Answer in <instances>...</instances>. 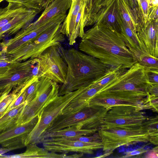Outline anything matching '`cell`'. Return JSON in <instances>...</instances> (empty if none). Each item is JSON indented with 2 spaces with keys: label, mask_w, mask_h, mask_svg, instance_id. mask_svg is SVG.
<instances>
[{
  "label": "cell",
  "mask_w": 158,
  "mask_h": 158,
  "mask_svg": "<svg viewBox=\"0 0 158 158\" xmlns=\"http://www.w3.org/2000/svg\"><path fill=\"white\" fill-rule=\"evenodd\" d=\"M119 14L123 20L135 33L140 25L135 10L132 9L125 0H117Z\"/></svg>",
  "instance_id": "cell-22"
},
{
  "label": "cell",
  "mask_w": 158,
  "mask_h": 158,
  "mask_svg": "<svg viewBox=\"0 0 158 158\" xmlns=\"http://www.w3.org/2000/svg\"><path fill=\"white\" fill-rule=\"evenodd\" d=\"M83 88L58 96L46 106L39 116L36 125L27 137L25 146L38 143L39 139L52 121L59 115L70 102L81 92Z\"/></svg>",
  "instance_id": "cell-6"
},
{
  "label": "cell",
  "mask_w": 158,
  "mask_h": 158,
  "mask_svg": "<svg viewBox=\"0 0 158 158\" xmlns=\"http://www.w3.org/2000/svg\"><path fill=\"white\" fill-rule=\"evenodd\" d=\"M158 6L150 7L148 21L152 20H158Z\"/></svg>",
  "instance_id": "cell-36"
},
{
  "label": "cell",
  "mask_w": 158,
  "mask_h": 158,
  "mask_svg": "<svg viewBox=\"0 0 158 158\" xmlns=\"http://www.w3.org/2000/svg\"><path fill=\"white\" fill-rule=\"evenodd\" d=\"M40 12L38 11L28 9L17 15L0 29V43L3 38L15 34L22 28L31 23Z\"/></svg>",
  "instance_id": "cell-17"
},
{
  "label": "cell",
  "mask_w": 158,
  "mask_h": 158,
  "mask_svg": "<svg viewBox=\"0 0 158 158\" xmlns=\"http://www.w3.org/2000/svg\"><path fill=\"white\" fill-rule=\"evenodd\" d=\"M118 6L117 0L98 23L108 26L120 34V27L118 21Z\"/></svg>",
  "instance_id": "cell-27"
},
{
  "label": "cell",
  "mask_w": 158,
  "mask_h": 158,
  "mask_svg": "<svg viewBox=\"0 0 158 158\" xmlns=\"http://www.w3.org/2000/svg\"><path fill=\"white\" fill-rule=\"evenodd\" d=\"M72 0H53L43 10L39 17L33 23L38 24L59 14H66Z\"/></svg>",
  "instance_id": "cell-21"
},
{
  "label": "cell",
  "mask_w": 158,
  "mask_h": 158,
  "mask_svg": "<svg viewBox=\"0 0 158 158\" xmlns=\"http://www.w3.org/2000/svg\"><path fill=\"white\" fill-rule=\"evenodd\" d=\"M28 9L21 4L9 2L6 7L0 8V29L17 15Z\"/></svg>",
  "instance_id": "cell-24"
},
{
  "label": "cell",
  "mask_w": 158,
  "mask_h": 158,
  "mask_svg": "<svg viewBox=\"0 0 158 158\" xmlns=\"http://www.w3.org/2000/svg\"><path fill=\"white\" fill-rule=\"evenodd\" d=\"M99 1V0H83L82 21L84 28L96 23Z\"/></svg>",
  "instance_id": "cell-25"
},
{
  "label": "cell",
  "mask_w": 158,
  "mask_h": 158,
  "mask_svg": "<svg viewBox=\"0 0 158 158\" xmlns=\"http://www.w3.org/2000/svg\"><path fill=\"white\" fill-rule=\"evenodd\" d=\"M118 21L120 27V34L126 46L137 59L142 52L137 33H135L123 20L119 14L118 10Z\"/></svg>",
  "instance_id": "cell-19"
},
{
  "label": "cell",
  "mask_w": 158,
  "mask_h": 158,
  "mask_svg": "<svg viewBox=\"0 0 158 158\" xmlns=\"http://www.w3.org/2000/svg\"><path fill=\"white\" fill-rule=\"evenodd\" d=\"M109 109L99 105H88L75 112L61 113L43 134L71 126H76L78 129L98 130Z\"/></svg>",
  "instance_id": "cell-3"
},
{
  "label": "cell",
  "mask_w": 158,
  "mask_h": 158,
  "mask_svg": "<svg viewBox=\"0 0 158 158\" xmlns=\"http://www.w3.org/2000/svg\"><path fill=\"white\" fill-rule=\"evenodd\" d=\"M5 0H5H0V3H1L3 1Z\"/></svg>",
  "instance_id": "cell-43"
},
{
  "label": "cell",
  "mask_w": 158,
  "mask_h": 158,
  "mask_svg": "<svg viewBox=\"0 0 158 158\" xmlns=\"http://www.w3.org/2000/svg\"><path fill=\"white\" fill-rule=\"evenodd\" d=\"M137 62L147 70H158V58L146 53H142L137 58Z\"/></svg>",
  "instance_id": "cell-31"
},
{
  "label": "cell",
  "mask_w": 158,
  "mask_h": 158,
  "mask_svg": "<svg viewBox=\"0 0 158 158\" xmlns=\"http://www.w3.org/2000/svg\"><path fill=\"white\" fill-rule=\"evenodd\" d=\"M53 0H50V3H51L52 1Z\"/></svg>",
  "instance_id": "cell-44"
},
{
  "label": "cell",
  "mask_w": 158,
  "mask_h": 158,
  "mask_svg": "<svg viewBox=\"0 0 158 158\" xmlns=\"http://www.w3.org/2000/svg\"><path fill=\"white\" fill-rule=\"evenodd\" d=\"M83 0H72L69 13L61 24L60 32L68 38L70 45H73L78 37L82 38L85 32L82 18Z\"/></svg>",
  "instance_id": "cell-13"
},
{
  "label": "cell",
  "mask_w": 158,
  "mask_h": 158,
  "mask_svg": "<svg viewBox=\"0 0 158 158\" xmlns=\"http://www.w3.org/2000/svg\"><path fill=\"white\" fill-rule=\"evenodd\" d=\"M15 62L9 60L3 50L0 51V67L10 66Z\"/></svg>",
  "instance_id": "cell-35"
},
{
  "label": "cell",
  "mask_w": 158,
  "mask_h": 158,
  "mask_svg": "<svg viewBox=\"0 0 158 158\" xmlns=\"http://www.w3.org/2000/svg\"><path fill=\"white\" fill-rule=\"evenodd\" d=\"M135 106L122 105L109 108L100 128L135 130L149 128L151 118Z\"/></svg>",
  "instance_id": "cell-4"
},
{
  "label": "cell",
  "mask_w": 158,
  "mask_h": 158,
  "mask_svg": "<svg viewBox=\"0 0 158 158\" xmlns=\"http://www.w3.org/2000/svg\"><path fill=\"white\" fill-rule=\"evenodd\" d=\"M40 60L38 58H30L20 62L16 71L5 79H0V92L13 89L28 81L34 77L39 78L43 76Z\"/></svg>",
  "instance_id": "cell-12"
},
{
  "label": "cell",
  "mask_w": 158,
  "mask_h": 158,
  "mask_svg": "<svg viewBox=\"0 0 158 158\" xmlns=\"http://www.w3.org/2000/svg\"><path fill=\"white\" fill-rule=\"evenodd\" d=\"M42 143L45 149L55 152L66 153L70 152L83 154H92L94 151L102 149L103 144L100 143H89L79 141L56 140L51 138L42 140Z\"/></svg>",
  "instance_id": "cell-15"
},
{
  "label": "cell",
  "mask_w": 158,
  "mask_h": 158,
  "mask_svg": "<svg viewBox=\"0 0 158 158\" xmlns=\"http://www.w3.org/2000/svg\"><path fill=\"white\" fill-rule=\"evenodd\" d=\"M138 6V16L141 25L148 21L150 9V0H137Z\"/></svg>",
  "instance_id": "cell-33"
},
{
  "label": "cell",
  "mask_w": 158,
  "mask_h": 158,
  "mask_svg": "<svg viewBox=\"0 0 158 158\" xmlns=\"http://www.w3.org/2000/svg\"><path fill=\"white\" fill-rule=\"evenodd\" d=\"M26 147V149L23 153L11 155H2L1 158H69V155L66 153L58 154L50 152L44 148L38 147L36 143L29 144Z\"/></svg>",
  "instance_id": "cell-20"
},
{
  "label": "cell",
  "mask_w": 158,
  "mask_h": 158,
  "mask_svg": "<svg viewBox=\"0 0 158 158\" xmlns=\"http://www.w3.org/2000/svg\"><path fill=\"white\" fill-rule=\"evenodd\" d=\"M57 47L68 66L67 77L59 88V96L88 86L116 69L74 48L65 50L61 44Z\"/></svg>",
  "instance_id": "cell-2"
},
{
  "label": "cell",
  "mask_w": 158,
  "mask_h": 158,
  "mask_svg": "<svg viewBox=\"0 0 158 158\" xmlns=\"http://www.w3.org/2000/svg\"><path fill=\"white\" fill-rule=\"evenodd\" d=\"M57 46L48 48L37 58L40 60L43 77L63 84L67 77L68 66Z\"/></svg>",
  "instance_id": "cell-11"
},
{
  "label": "cell",
  "mask_w": 158,
  "mask_h": 158,
  "mask_svg": "<svg viewBox=\"0 0 158 158\" xmlns=\"http://www.w3.org/2000/svg\"><path fill=\"white\" fill-rule=\"evenodd\" d=\"M40 84L39 78L37 77H34L26 85L24 93V102L26 104L31 101L36 96Z\"/></svg>",
  "instance_id": "cell-29"
},
{
  "label": "cell",
  "mask_w": 158,
  "mask_h": 158,
  "mask_svg": "<svg viewBox=\"0 0 158 158\" xmlns=\"http://www.w3.org/2000/svg\"><path fill=\"white\" fill-rule=\"evenodd\" d=\"M25 83L14 88L11 92L3 91L4 93L0 97V117L4 114L10 104L19 94Z\"/></svg>",
  "instance_id": "cell-28"
},
{
  "label": "cell",
  "mask_w": 158,
  "mask_h": 158,
  "mask_svg": "<svg viewBox=\"0 0 158 158\" xmlns=\"http://www.w3.org/2000/svg\"><path fill=\"white\" fill-rule=\"evenodd\" d=\"M98 131L97 129H78L76 126L69 127L44 134L40 138L38 143L44 139L49 138L89 135L96 132Z\"/></svg>",
  "instance_id": "cell-23"
},
{
  "label": "cell",
  "mask_w": 158,
  "mask_h": 158,
  "mask_svg": "<svg viewBox=\"0 0 158 158\" xmlns=\"http://www.w3.org/2000/svg\"><path fill=\"white\" fill-rule=\"evenodd\" d=\"M146 93L123 90L104 91L98 93L88 101L89 105H97L109 108L122 105L139 106L143 110H153Z\"/></svg>",
  "instance_id": "cell-8"
},
{
  "label": "cell",
  "mask_w": 158,
  "mask_h": 158,
  "mask_svg": "<svg viewBox=\"0 0 158 158\" xmlns=\"http://www.w3.org/2000/svg\"><path fill=\"white\" fill-rule=\"evenodd\" d=\"M79 48L114 69H127L137 62L121 34L101 23L94 25L85 32Z\"/></svg>",
  "instance_id": "cell-1"
},
{
  "label": "cell",
  "mask_w": 158,
  "mask_h": 158,
  "mask_svg": "<svg viewBox=\"0 0 158 158\" xmlns=\"http://www.w3.org/2000/svg\"><path fill=\"white\" fill-rule=\"evenodd\" d=\"M148 91L150 94L158 97V84L149 83Z\"/></svg>",
  "instance_id": "cell-38"
},
{
  "label": "cell",
  "mask_w": 158,
  "mask_h": 158,
  "mask_svg": "<svg viewBox=\"0 0 158 158\" xmlns=\"http://www.w3.org/2000/svg\"><path fill=\"white\" fill-rule=\"evenodd\" d=\"M23 102L16 108L11 109L0 117V132L6 130L16 124L19 115L24 106Z\"/></svg>",
  "instance_id": "cell-26"
},
{
  "label": "cell",
  "mask_w": 158,
  "mask_h": 158,
  "mask_svg": "<svg viewBox=\"0 0 158 158\" xmlns=\"http://www.w3.org/2000/svg\"><path fill=\"white\" fill-rule=\"evenodd\" d=\"M103 87L92 84L84 87L82 91L70 102L61 113L75 112L86 106L88 105L89 101Z\"/></svg>",
  "instance_id": "cell-18"
},
{
  "label": "cell",
  "mask_w": 158,
  "mask_h": 158,
  "mask_svg": "<svg viewBox=\"0 0 158 158\" xmlns=\"http://www.w3.org/2000/svg\"><path fill=\"white\" fill-rule=\"evenodd\" d=\"M149 84L147 69L137 62L105 86L98 93L104 91L123 90L148 94Z\"/></svg>",
  "instance_id": "cell-10"
},
{
  "label": "cell",
  "mask_w": 158,
  "mask_h": 158,
  "mask_svg": "<svg viewBox=\"0 0 158 158\" xmlns=\"http://www.w3.org/2000/svg\"><path fill=\"white\" fill-rule=\"evenodd\" d=\"M52 139L56 140L79 141L89 143L102 142L100 137L98 133H95L92 135L77 136L68 137L52 138Z\"/></svg>",
  "instance_id": "cell-32"
},
{
  "label": "cell",
  "mask_w": 158,
  "mask_h": 158,
  "mask_svg": "<svg viewBox=\"0 0 158 158\" xmlns=\"http://www.w3.org/2000/svg\"><path fill=\"white\" fill-rule=\"evenodd\" d=\"M142 53L158 57V20L148 21L137 31Z\"/></svg>",
  "instance_id": "cell-16"
},
{
  "label": "cell",
  "mask_w": 158,
  "mask_h": 158,
  "mask_svg": "<svg viewBox=\"0 0 158 158\" xmlns=\"http://www.w3.org/2000/svg\"><path fill=\"white\" fill-rule=\"evenodd\" d=\"M158 148L157 146L150 150L147 152L145 156L144 157L148 158H157L158 156Z\"/></svg>",
  "instance_id": "cell-39"
},
{
  "label": "cell",
  "mask_w": 158,
  "mask_h": 158,
  "mask_svg": "<svg viewBox=\"0 0 158 158\" xmlns=\"http://www.w3.org/2000/svg\"><path fill=\"white\" fill-rule=\"evenodd\" d=\"M62 23L45 31L29 44L11 53L10 55L11 60L20 62L37 58L48 48L60 44L65 39L60 31Z\"/></svg>",
  "instance_id": "cell-9"
},
{
  "label": "cell",
  "mask_w": 158,
  "mask_h": 158,
  "mask_svg": "<svg viewBox=\"0 0 158 158\" xmlns=\"http://www.w3.org/2000/svg\"><path fill=\"white\" fill-rule=\"evenodd\" d=\"M158 6V0H150V7H156Z\"/></svg>",
  "instance_id": "cell-41"
},
{
  "label": "cell",
  "mask_w": 158,
  "mask_h": 158,
  "mask_svg": "<svg viewBox=\"0 0 158 158\" xmlns=\"http://www.w3.org/2000/svg\"><path fill=\"white\" fill-rule=\"evenodd\" d=\"M148 150L143 148H140L137 150L128 152L125 156L122 157L127 158L134 155H139L146 152Z\"/></svg>",
  "instance_id": "cell-37"
},
{
  "label": "cell",
  "mask_w": 158,
  "mask_h": 158,
  "mask_svg": "<svg viewBox=\"0 0 158 158\" xmlns=\"http://www.w3.org/2000/svg\"><path fill=\"white\" fill-rule=\"evenodd\" d=\"M39 81L37 94L33 100L24 106L17 121L18 125L39 116L44 108L59 96L60 88L57 83L44 77L39 78Z\"/></svg>",
  "instance_id": "cell-7"
},
{
  "label": "cell",
  "mask_w": 158,
  "mask_h": 158,
  "mask_svg": "<svg viewBox=\"0 0 158 158\" xmlns=\"http://www.w3.org/2000/svg\"><path fill=\"white\" fill-rule=\"evenodd\" d=\"M39 120L37 116L29 122L0 132V145L10 151L24 147L25 139L34 128Z\"/></svg>",
  "instance_id": "cell-14"
},
{
  "label": "cell",
  "mask_w": 158,
  "mask_h": 158,
  "mask_svg": "<svg viewBox=\"0 0 158 158\" xmlns=\"http://www.w3.org/2000/svg\"><path fill=\"white\" fill-rule=\"evenodd\" d=\"M4 92H0V97L3 94V93H4Z\"/></svg>",
  "instance_id": "cell-42"
},
{
  "label": "cell",
  "mask_w": 158,
  "mask_h": 158,
  "mask_svg": "<svg viewBox=\"0 0 158 158\" xmlns=\"http://www.w3.org/2000/svg\"><path fill=\"white\" fill-rule=\"evenodd\" d=\"M1 155H2V154H0V156H1Z\"/></svg>",
  "instance_id": "cell-45"
},
{
  "label": "cell",
  "mask_w": 158,
  "mask_h": 158,
  "mask_svg": "<svg viewBox=\"0 0 158 158\" xmlns=\"http://www.w3.org/2000/svg\"><path fill=\"white\" fill-rule=\"evenodd\" d=\"M7 2L21 4L27 8L38 11L44 10L50 3V0H5Z\"/></svg>",
  "instance_id": "cell-30"
},
{
  "label": "cell",
  "mask_w": 158,
  "mask_h": 158,
  "mask_svg": "<svg viewBox=\"0 0 158 158\" xmlns=\"http://www.w3.org/2000/svg\"><path fill=\"white\" fill-rule=\"evenodd\" d=\"M128 5L133 10L138 8L137 0H125Z\"/></svg>",
  "instance_id": "cell-40"
},
{
  "label": "cell",
  "mask_w": 158,
  "mask_h": 158,
  "mask_svg": "<svg viewBox=\"0 0 158 158\" xmlns=\"http://www.w3.org/2000/svg\"><path fill=\"white\" fill-rule=\"evenodd\" d=\"M98 131L104 152L99 157L110 155L114 150L122 146L150 142L152 137L149 128L135 130L100 128Z\"/></svg>",
  "instance_id": "cell-5"
},
{
  "label": "cell",
  "mask_w": 158,
  "mask_h": 158,
  "mask_svg": "<svg viewBox=\"0 0 158 158\" xmlns=\"http://www.w3.org/2000/svg\"><path fill=\"white\" fill-rule=\"evenodd\" d=\"M147 70V75L149 83L158 84V70Z\"/></svg>",
  "instance_id": "cell-34"
}]
</instances>
